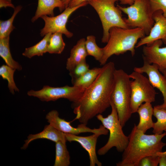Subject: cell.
Segmentation results:
<instances>
[{
	"label": "cell",
	"mask_w": 166,
	"mask_h": 166,
	"mask_svg": "<svg viewBox=\"0 0 166 166\" xmlns=\"http://www.w3.org/2000/svg\"><path fill=\"white\" fill-rule=\"evenodd\" d=\"M96 79L86 88L82 96L72 106L76 115L74 120L87 125L89 121L101 114L111 106L113 90L114 73L116 69L114 63H106Z\"/></svg>",
	"instance_id": "1"
},
{
	"label": "cell",
	"mask_w": 166,
	"mask_h": 166,
	"mask_svg": "<svg viewBox=\"0 0 166 166\" xmlns=\"http://www.w3.org/2000/svg\"><path fill=\"white\" fill-rule=\"evenodd\" d=\"M166 135L165 132L160 134L147 135L138 129L134 124L128 136L129 142L123 152L121 160L117 166H138L143 158L148 156L157 155L162 152L166 144L162 141Z\"/></svg>",
	"instance_id": "2"
},
{
	"label": "cell",
	"mask_w": 166,
	"mask_h": 166,
	"mask_svg": "<svg viewBox=\"0 0 166 166\" xmlns=\"http://www.w3.org/2000/svg\"><path fill=\"white\" fill-rule=\"evenodd\" d=\"M144 30L140 28H124L114 27L109 30V38L106 45L102 48L103 54L99 62L103 65L113 55H119L130 51L132 56L135 53L138 40L144 37Z\"/></svg>",
	"instance_id": "3"
},
{
	"label": "cell",
	"mask_w": 166,
	"mask_h": 166,
	"mask_svg": "<svg viewBox=\"0 0 166 166\" xmlns=\"http://www.w3.org/2000/svg\"><path fill=\"white\" fill-rule=\"evenodd\" d=\"M111 100L117 110L122 126L125 125L132 114L131 109V81L129 74L122 69H116Z\"/></svg>",
	"instance_id": "4"
},
{
	"label": "cell",
	"mask_w": 166,
	"mask_h": 166,
	"mask_svg": "<svg viewBox=\"0 0 166 166\" xmlns=\"http://www.w3.org/2000/svg\"><path fill=\"white\" fill-rule=\"evenodd\" d=\"M111 112L106 117L101 114L96 116L97 119L109 132V139L107 143L98 151L99 156L106 154L111 148L115 147L119 152H123L126 148L129 142L128 136L124 134L123 127L119 119L116 109L111 100Z\"/></svg>",
	"instance_id": "5"
},
{
	"label": "cell",
	"mask_w": 166,
	"mask_h": 166,
	"mask_svg": "<svg viewBox=\"0 0 166 166\" xmlns=\"http://www.w3.org/2000/svg\"><path fill=\"white\" fill-rule=\"evenodd\" d=\"M118 0H90L88 2L97 13L101 21L103 29L101 42L103 43H107L109 40L111 28H129L124 18H122L121 11L115 5Z\"/></svg>",
	"instance_id": "6"
},
{
	"label": "cell",
	"mask_w": 166,
	"mask_h": 166,
	"mask_svg": "<svg viewBox=\"0 0 166 166\" xmlns=\"http://www.w3.org/2000/svg\"><path fill=\"white\" fill-rule=\"evenodd\" d=\"M117 6L127 15L124 20L129 28H142L146 35H148L154 23L150 0H135L132 4L127 7Z\"/></svg>",
	"instance_id": "7"
},
{
	"label": "cell",
	"mask_w": 166,
	"mask_h": 166,
	"mask_svg": "<svg viewBox=\"0 0 166 166\" xmlns=\"http://www.w3.org/2000/svg\"><path fill=\"white\" fill-rule=\"evenodd\" d=\"M131 81V109L132 114L137 112L143 103H152L155 101L157 93L148 78L134 71L129 74Z\"/></svg>",
	"instance_id": "8"
},
{
	"label": "cell",
	"mask_w": 166,
	"mask_h": 166,
	"mask_svg": "<svg viewBox=\"0 0 166 166\" xmlns=\"http://www.w3.org/2000/svg\"><path fill=\"white\" fill-rule=\"evenodd\" d=\"M85 89L73 85L55 87L44 85L39 90H31L28 92L27 94L29 96L36 97L42 101H54L63 98L75 103L81 98Z\"/></svg>",
	"instance_id": "9"
},
{
	"label": "cell",
	"mask_w": 166,
	"mask_h": 166,
	"mask_svg": "<svg viewBox=\"0 0 166 166\" xmlns=\"http://www.w3.org/2000/svg\"><path fill=\"white\" fill-rule=\"evenodd\" d=\"M88 4V2H85L73 7H68L62 13L55 16H42L41 18L44 21L45 25L40 30L41 36L43 37L49 33L59 32L64 34L68 38H71L73 35V33L69 31L66 27L69 18L76 10Z\"/></svg>",
	"instance_id": "10"
},
{
	"label": "cell",
	"mask_w": 166,
	"mask_h": 166,
	"mask_svg": "<svg viewBox=\"0 0 166 166\" xmlns=\"http://www.w3.org/2000/svg\"><path fill=\"white\" fill-rule=\"evenodd\" d=\"M45 119L49 124L64 133L78 135L82 133H99L102 135H106L109 132V130L102 125H101L98 128L92 129L88 127L85 124L81 123L77 127H74L70 122L60 118L58 112L56 110H52L46 114Z\"/></svg>",
	"instance_id": "11"
},
{
	"label": "cell",
	"mask_w": 166,
	"mask_h": 166,
	"mask_svg": "<svg viewBox=\"0 0 166 166\" xmlns=\"http://www.w3.org/2000/svg\"><path fill=\"white\" fill-rule=\"evenodd\" d=\"M153 18L154 23L149 34L140 39L136 45L135 48L145 45H150L159 40H161L166 45V18L163 15L162 11L159 10L153 13Z\"/></svg>",
	"instance_id": "12"
},
{
	"label": "cell",
	"mask_w": 166,
	"mask_h": 166,
	"mask_svg": "<svg viewBox=\"0 0 166 166\" xmlns=\"http://www.w3.org/2000/svg\"><path fill=\"white\" fill-rule=\"evenodd\" d=\"M143 61L144 64L142 66L134 67V71L147 74L152 85L159 90L163 96V103L159 105V106L166 108V77L160 73L156 65L149 64L144 61Z\"/></svg>",
	"instance_id": "13"
},
{
	"label": "cell",
	"mask_w": 166,
	"mask_h": 166,
	"mask_svg": "<svg viewBox=\"0 0 166 166\" xmlns=\"http://www.w3.org/2000/svg\"><path fill=\"white\" fill-rule=\"evenodd\" d=\"M163 43L161 40H157L142 49L143 61L156 65L160 71L166 69V47H161Z\"/></svg>",
	"instance_id": "14"
},
{
	"label": "cell",
	"mask_w": 166,
	"mask_h": 166,
	"mask_svg": "<svg viewBox=\"0 0 166 166\" xmlns=\"http://www.w3.org/2000/svg\"><path fill=\"white\" fill-rule=\"evenodd\" d=\"M67 141H75L79 143L88 152L90 166H101L102 164L98 160L96 152V146L98 137L101 133H94L88 136H78L64 133Z\"/></svg>",
	"instance_id": "15"
},
{
	"label": "cell",
	"mask_w": 166,
	"mask_h": 166,
	"mask_svg": "<svg viewBox=\"0 0 166 166\" xmlns=\"http://www.w3.org/2000/svg\"><path fill=\"white\" fill-rule=\"evenodd\" d=\"M40 139H46L55 143L61 141L66 142L67 140L64 133L58 130L50 124L45 125L44 129L37 134H30L21 149H25L30 142L35 140Z\"/></svg>",
	"instance_id": "16"
},
{
	"label": "cell",
	"mask_w": 166,
	"mask_h": 166,
	"mask_svg": "<svg viewBox=\"0 0 166 166\" xmlns=\"http://www.w3.org/2000/svg\"><path fill=\"white\" fill-rule=\"evenodd\" d=\"M57 7L60 12L65 9L62 0H38L37 9L31 21L34 22L43 16H54V10Z\"/></svg>",
	"instance_id": "17"
},
{
	"label": "cell",
	"mask_w": 166,
	"mask_h": 166,
	"mask_svg": "<svg viewBox=\"0 0 166 166\" xmlns=\"http://www.w3.org/2000/svg\"><path fill=\"white\" fill-rule=\"evenodd\" d=\"M85 39H79L70 51L69 57L66 63V68L69 71L83 60L86 59L88 54L85 46Z\"/></svg>",
	"instance_id": "18"
},
{
	"label": "cell",
	"mask_w": 166,
	"mask_h": 166,
	"mask_svg": "<svg viewBox=\"0 0 166 166\" xmlns=\"http://www.w3.org/2000/svg\"><path fill=\"white\" fill-rule=\"evenodd\" d=\"M151 103L146 102L142 104L139 107L137 112L139 115V121L136 125L139 130L145 133L149 129L153 128L154 122L152 117L154 108Z\"/></svg>",
	"instance_id": "19"
},
{
	"label": "cell",
	"mask_w": 166,
	"mask_h": 166,
	"mask_svg": "<svg viewBox=\"0 0 166 166\" xmlns=\"http://www.w3.org/2000/svg\"><path fill=\"white\" fill-rule=\"evenodd\" d=\"M52 34L48 33L44 36L43 38L34 45L26 48L22 55L30 58L35 56H42L47 52L49 40Z\"/></svg>",
	"instance_id": "20"
},
{
	"label": "cell",
	"mask_w": 166,
	"mask_h": 166,
	"mask_svg": "<svg viewBox=\"0 0 166 166\" xmlns=\"http://www.w3.org/2000/svg\"><path fill=\"white\" fill-rule=\"evenodd\" d=\"M10 37L0 39V56L6 65L11 68L20 71L21 65L13 59L10 53L9 46Z\"/></svg>",
	"instance_id": "21"
},
{
	"label": "cell",
	"mask_w": 166,
	"mask_h": 166,
	"mask_svg": "<svg viewBox=\"0 0 166 166\" xmlns=\"http://www.w3.org/2000/svg\"><path fill=\"white\" fill-rule=\"evenodd\" d=\"M61 141L55 143V157L54 166H69L70 157L66 144Z\"/></svg>",
	"instance_id": "22"
},
{
	"label": "cell",
	"mask_w": 166,
	"mask_h": 166,
	"mask_svg": "<svg viewBox=\"0 0 166 166\" xmlns=\"http://www.w3.org/2000/svg\"><path fill=\"white\" fill-rule=\"evenodd\" d=\"M102 68V67H95L89 69L81 76L72 81L73 86L86 89L94 82L101 72Z\"/></svg>",
	"instance_id": "23"
},
{
	"label": "cell",
	"mask_w": 166,
	"mask_h": 166,
	"mask_svg": "<svg viewBox=\"0 0 166 166\" xmlns=\"http://www.w3.org/2000/svg\"><path fill=\"white\" fill-rule=\"evenodd\" d=\"M153 108V115L157 121L154 122L152 132L160 134L164 131L166 132V108L161 107L159 105L154 106Z\"/></svg>",
	"instance_id": "24"
},
{
	"label": "cell",
	"mask_w": 166,
	"mask_h": 166,
	"mask_svg": "<svg viewBox=\"0 0 166 166\" xmlns=\"http://www.w3.org/2000/svg\"><path fill=\"white\" fill-rule=\"evenodd\" d=\"M62 34L56 32L51 35L47 52L51 54H61L65 46V43L62 37Z\"/></svg>",
	"instance_id": "25"
},
{
	"label": "cell",
	"mask_w": 166,
	"mask_h": 166,
	"mask_svg": "<svg viewBox=\"0 0 166 166\" xmlns=\"http://www.w3.org/2000/svg\"><path fill=\"white\" fill-rule=\"evenodd\" d=\"M22 8L21 6H17L14 9L13 15L10 18L6 21L0 20V39L10 37V34L15 29L13 24L14 18Z\"/></svg>",
	"instance_id": "26"
},
{
	"label": "cell",
	"mask_w": 166,
	"mask_h": 166,
	"mask_svg": "<svg viewBox=\"0 0 166 166\" xmlns=\"http://www.w3.org/2000/svg\"><path fill=\"white\" fill-rule=\"evenodd\" d=\"M85 46L88 55L93 56L99 62L103 57V52L102 48L97 45L95 36L93 35L87 36Z\"/></svg>",
	"instance_id": "27"
},
{
	"label": "cell",
	"mask_w": 166,
	"mask_h": 166,
	"mask_svg": "<svg viewBox=\"0 0 166 166\" xmlns=\"http://www.w3.org/2000/svg\"><path fill=\"white\" fill-rule=\"evenodd\" d=\"M16 69L7 65H3L0 67V75L3 79H6L8 82V87L10 92L13 94L14 91L19 92L14 81V75Z\"/></svg>",
	"instance_id": "28"
},
{
	"label": "cell",
	"mask_w": 166,
	"mask_h": 166,
	"mask_svg": "<svg viewBox=\"0 0 166 166\" xmlns=\"http://www.w3.org/2000/svg\"><path fill=\"white\" fill-rule=\"evenodd\" d=\"M89 65L86 62V59L82 61L76 65L72 70L69 71V75L71 77V81L81 76L89 69Z\"/></svg>",
	"instance_id": "29"
},
{
	"label": "cell",
	"mask_w": 166,
	"mask_h": 166,
	"mask_svg": "<svg viewBox=\"0 0 166 166\" xmlns=\"http://www.w3.org/2000/svg\"><path fill=\"white\" fill-rule=\"evenodd\" d=\"M160 157L158 155L147 156L141 160L138 166H157L159 164Z\"/></svg>",
	"instance_id": "30"
},
{
	"label": "cell",
	"mask_w": 166,
	"mask_h": 166,
	"mask_svg": "<svg viewBox=\"0 0 166 166\" xmlns=\"http://www.w3.org/2000/svg\"><path fill=\"white\" fill-rule=\"evenodd\" d=\"M153 12L161 10L163 15L166 18V0H150Z\"/></svg>",
	"instance_id": "31"
},
{
	"label": "cell",
	"mask_w": 166,
	"mask_h": 166,
	"mask_svg": "<svg viewBox=\"0 0 166 166\" xmlns=\"http://www.w3.org/2000/svg\"><path fill=\"white\" fill-rule=\"evenodd\" d=\"M10 7L14 8H15L14 5L12 2L11 0H0V8L4 7Z\"/></svg>",
	"instance_id": "32"
},
{
	"label": "cell",
	"mask_w": 166,
	"mask_h": 166,
	"mask_svg": "<svg viewBox=\"0 0 166 166\" xmlns=\"http://www.w3.org/2000/svg\"><path fill=\"white\" fill-rule=\"evenodd\" d=\"M90 0H71L68 7H73L79 5L85 2H88Z\"/></svg>",
	"instance_id": "33"
},
{
	"label": "cell",
	"mask_w": 166,
	"mask_h": 166,
	"mask_svg": "<svg viewBox=\"0 0 166 166\" xmlns=\"http://www.w3.org/2000/svg\"><path fill=\"white\" fill-rule=\"evenodd\" d=\"M159 156L160 157L159 165L166 166V154Z\"/></svg>",
	"instance_id": "34"
},
{
	"label": "cell",
	"mask_w": 166,
	"mask_h": 166,
	"mask_svg": "<svg viewBox=\"0 0 166 166\" xmlns=\"http://www.w3.org/2000/svg\"><path fill=\"white\" fill-rule=\"evenodd\" d=\"M120 3L122 5H128L129 6L133 4L135 0H118Z\"/></svg>",
	"instance_id": "35"
},
{
	"label": "cell",
	"mask_w": 166,
	"mask_h": 166,
	"mask_svg": "<svg viewBox=\"0 0 166 166\" xmlns=\"http://www.w3.org/2000/svg\"><path fill=\"white\" fill-rule=\"evenodd\" d=\"M65 7V9L67 7L71 0H62Z\"/></svg>",
	"instance_id": "36"
},
{
	"label": "cell",
	"mask_w": 166,
	"mask_h": 166,
	"mask_svg": "<svg viewBox=\"0 0 166 166\" xmlns=\"http://www.w3.org/2000/svg\"><path fill=\"white\" fill-rule=\"evenodd\" d=\"M166 154V151L164 152H162L157 153V155L159 156L164 155Z\"/></svg>",
	"instance_id": "37"
},
{
	"label": "cell",
	"mask_w": 166,
	"mask_h": 166,
	"mask_svg": "<svg viewBox=\"0 0 166 166\" xmlns=\"http://www.w3.org/2000/svg\"><path fill=\"white\" fill-rule=\"evenodd\" d=\"M166 77V69L162 70L160 71Z\"/></svg>",
	"instance_id": "38"
}]
</instances>
